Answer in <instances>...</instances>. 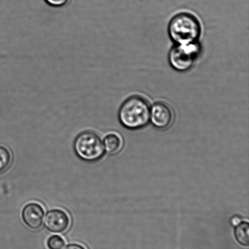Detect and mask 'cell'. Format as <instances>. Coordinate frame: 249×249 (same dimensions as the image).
<instances>
[{
  "instance_id": "obj_1",
  "label": "cell",
  "mask_w": 249,
  "mask_h": 249,
  "mask_svg": "<svg viewBox=\"0 0 249 249\" xmlns=\"http://www.w3.org/2000/svg\"><path fill=\"white\" fill-rule=\"evenodd\" d=\"M168 32L176 45H190L197 42L201 36V26L194 15L182 12L171 19Z\"/></svg>"
},
{
  "instance_id": "obj_2",
  "label": "cell",
  "mask_w": 249,
  "mask_h": 249,
  "mask_svg": "<svg viewBox=\"0 0 249 249\" xmlns=\"http://www.w3.org/2000/svg\"><path fill=\"white\" fill-rule=\"evenodd\" d=\"M151 109L145 99L139 96L129 97L122 104L119 119L122 124L129 129L143 128L150 120Z\"/></svg>"
},
{
  "instance_id": "obj_3",
  "label": "cell",
  "mask_w": 249,
  "mask_h": 249,
  "mask_svg": "<svg viewBox=\"0 0 249 249\" xmlns=\"http://www.w3.org/2000/svg\"><path fill=\"white\" fill-rule=\"evenodd\" d=\"M74 150L80 159L93 162L101 159L104 154L103 142L93 132L85 131L75 138Z\"/></svg>"
},
{
  "instance_id": "obj_4",
  "label": "cell",
  "mask_w": 249,
  "mask_h": 249,
  "mask_svg": "<svg viewBox=\"0 0 249 249\" xmlns=\"http://www.w3.org/2000/svg\"><path fill=\"white\" fill-rule=\"evenodd\" d=\"M199 53L197 43L176 45L170 51L168 60L173 69L179 72H187L194 65Z\"/></svg>"
},
{
  "instance_id": "obj_5",
  "label": "cell",
  "mask_w": 249,
  "mask_h": 249,
  "mask_svg": "<svg viewBox=\"0 0 249 249\" xmlns=\"http://www.w3.org/2000/svg\"><path fill=\"white\" fill-rule=\"evenodd\" d=\"M44 224L46 229L51 232L63 233L69 228L70 217L62 210H51L46 214Z\"/></svg>"
},
{
  "instance_id": "obj_6",
  "label": "cell",
  "mask_w": 249,
  "mask_h": 249,
  "mask_svg": "<svg viewBox=\"0 0 249 249\" xmlns=\"http://www.w3.org/2000/svg\"><path fill=\"white\" fill-rule=\"evenodd\" d=\"M21 217L24 223L29 229L38 230L42 226L45 211L40 204L31 202L24 206Z\"/></svg>"
},
{
  "instance_id": "obj_7",
  "label": "cell",
  "mask_w": 249,
  "mask_h": 249,
  "mask_svg": "<svg viewBox=\"0 0 249 249\" xmlns=\"http://www.w3.org/2000/svg\"><path fill=\"white\" fill-rule=\"evenodd\" d=\"M151 123L159 129H166L172 123L173 114L170 107L164 102H156L151 109Z\"/></svg>"
},
{
  "instance_id": "obj_8",
  "label": "cell",
  "mask_w": 249,
  "mask_h": 249,
  "mask_svg": "<svg viewBox=\"0 0 249 249\" xmlns=\"http://www.w3.org/2000/svg\"><path fill=\"white\" fill-rule=\"evenodd\" d=\"M104 150L109 154H115L121 150L123 140L121 136L116 134H109L104 139Z\"/></svg>"
},
{
  "instance_id": "obj_9",
  "label": "cell",
  "mask_w": 249,
  "mask_h": 249,
  "mask_svg": "<svg viewBox=\"0 0 249 249\" xmlns=\"http://www.w3.org/2000/svg\"><path fill=\"white\" fill-rule=\"evenodd\" d=\"M236 240L241 245L248 247L249 245V224L248 222H241L236 226L235 231Z\"/></svg>"
},
{
  "instance_id": "obj_10",
  "label": "cell",
  "mask_w": 249,
  "mask_h": 249,
  "mask_svg": "<svg viewBox=\"0 0 249 249\" xmlns=\"http://www.w3.org/2000/svg\"><path fill=\"white\" fill-rule=\"evenodd\" d=\"M11 162V154L3 146H0V172L9 167Z\"/></svg>"
},
{
  "instance_id": "obj_11",
  "label": "cell",
  "mask_w": 249,
  "mask_h": 249,
  "mask_svg": "<svg viewBox=\"0 0 249 249\" xmlns=\"http://www.w3.org/2000/svg\"><path fill=\"white\" fill-rule=\"evenodd\" d=\"M46 246L48 249H62L65 247V241L62 236L53 235L48 239Z\"/></svg>"
},
{
  "instance_id": "obj_12",
  "label": "cell",
  "mask_w": 249,
  "mask_h": 249,
  "mask_svg": "<svg viewBox=\"0 0 249 249\" xmlns=\"http://www.w3.org/2000/svg\"><path fill=\"white\" fill-rule=\"evenodd\" d=\"M45 1L51 6L60 7L65 6L69 0H45Z\"/></svg>"
},
{
  "instance_id": "obj_13",
  "label": "cell",
  "mask_w": 249,
  "mask_h": 249,
  "mask_svg": "<svg viewBox=\"0 0 249 249\" xmlns=\"http://www.w3.org/2000/svg\"><path fill=\"white\" fill-rule=\"evenodd\" d=\"M64 249H87L81 245H79V244L73 243L70 244V245H68L66 246Z\"/></svg>"
},
{
  "instance_id": "obj_14",
  "label": "cell",
  "mask_w": 249,
  "mask_h": 249,
  "mask_svg": "<svg viewBox=\"0 0 249 249\" xmlns=\"http://www.w3.org/2000/svg\"><path fill=\"white\" fill-rule=\"evenodd\" d=\"M241 223V219L240 217L234 216L232 219H231V223L233 226H237Z\"/></svg>"
}]
</instances>
